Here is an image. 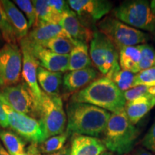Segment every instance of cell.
<instances>
[{"mask_svg": "<svg viewBox=\"0 0 155 155\" xmlns=\"http://www.w3.org/2000/svg\"><path fill=\"white\" fill-rule=\"evenodd\" d=\"M66 115V131L69 134L98 138L104 134L111 114L91 104L70 101Z\"/></svg>", "mask_w": 155, "mask_h": 155, "instance_id": "6da1fadb", "label": "cell"}, {"mask_svg": "<svg viewBox=\"0 0 155 155\" xmlns=\"http://www.w3.org/2000/svg\"><path fill=\"white\" fill-rule=\"evenodd\" d=\"M71 102L91 104L114 113L124 108L127 101L124 92L113 81L102 75L84 88L74 93Z\"/></svg>", "mask_w": 155, "mask_h": 155, "instance_id": "7a4b0ae2", "label": "cell"}, {"mask_svg": "<svg viewBox=\"0 0 155 155\" xmlns=\"http://www.w3.org/2000/svg\"><path fill=\"white\" fill-rule=\"evenodd\" d=\"M139 134V129L129 121L124 108L111 113L101 140L109 152L124 155L132 151Z\"/></svg>", "mask_w": 155, "mask_h": 155, "instance_id": "3957f363", "label": "cell"}, {"mask_svg": "<svg viewBox=\"0 0 155 155\" xmlns=\"http://www.w3.org/2000/svg\"><path fill=\"white\" fill-rule=\"evenodd\" d=\"M89 54L92 64L103 76L110 79L114 73L121 70L117 48L99 31L94 32L90 42Z\"/></svg>", "mask_w": 155, "mask_h": 155, "instance_id": "277c9868", "label": "cell"}, {"mask_svg": "<svg viewBox=\"0 0 155 155\" xmlns=\"http://www.w3.org/2000/svg\"><path fill=\"white\" fill-rule=\"evenodd\" d=\"M112 16L135 29L155 31V12L145 0L125 1L114 8Z\"/></svg>", "mask_w": 155, "mask_h": 155, "instance_id": "5b68a950", "label": "cell"}, {"mask_svg": "<svg viewBox=\"0 0 155 155\" xmlns=\"http://www.w3.org/2000/svg\"><path fill=\"white\" fill-rule=\"evenodd\" d=\"M39 121L43 129L45 140L65 132L67 127V115L64 111L61 97L48 95L42 91Z\"/></svg>", "mask_w": 155, "mask_h": 155, "instance_id": "8992f818", "label": "cell"}, {"mask_svg": "<svg viewBox=\"0 0 155 155\" xmlns=\"http://www.w3.org/2000/svg\"><path fill=\"white\" fill-rule=\"evenodd\" d=\"M99 32L113 42L117 50L124 46H133L147 43L150 36L121 22L115 17L106 16L97 25Z\"/></svg>", "mask_w": 155, "mask_h": 155, "instance_id": "52a82bcc", "label": "cell"}, {"mask_svg": "<svg viewBox=\"0 0 155 155\" xmlns=\"http://www.w3.org/2000/svg\"><path fill=\"white\" fill-rule=\"evenodd\" d=\"M0 99L4 111L7 115L9 127L15 133L33 144H40L45 140L43 129L38 119L15 111L7 104L1 94Z\"/></svg>", "mask_w": 155, "mask_h": 155, "instance_id": "ba28073f", "label": "cell"}, {"mask_svg": "<svg viewBox=\"0 0 155 155\" xmlns=\"http://www.w3.org/2000/svg\"><path fill=\"white\" fill-rule=\"evenodd\" d=\"M22 55L17 44L5 43L0 48V89L21 82Z\"/></svg>", "mask_w": 155, "mask_h": 155, "instance_id": "9c48e42d", "label": "cell"}, {"mask_svg": "<svg viewBox=\"0 0 155 155\" xmlns=\"http://www.w3.org/2000/svg\"><path fill=\"white\" fill-rule=\"evenodd\" d=\"M0 94L15 111L39 120L40 104L24 81L2 89Z\"/></svg>", "mask_w": 155, "mask_h": 155, "instance_id": "30bf717a", "label": "cell"}, {"mask_svg": "<svg viewBox=\"0 0 155 155\" xmlns=\"http://www.w3.org/2000/svg\"><path fill=\"white\" fill-rule=\"evenodd\" d=\"M67 2L70 8L77 15L81 22L89 28L109 13L113 7L111 2L106 0H69Z\"/></svg>", "mask_w": 155, "mask_h": 155, "instance_id": "8fae6325", "label": "cell"}, {"mask_svg": "<svg viewBox=\"0 0 155 155\" xmlns=\"http://www.w3.org/2000/svg\"><path fill=\"white\" fill-rule=\"evenodd\" d=\"M19 42L22 55V77L23 81L30 87L36 99L40 104L42 90L40 88L37 78V71L40 66L39 63L32 53L30 44L26 37L19 40Z\"/></svg>", "mask_w": 155, "mask_h": 155, "instance_id": "7c38bea8", "label": "cell"}, {"mask_svg": "<svg viewBox=\"0 0 155 155\" xmlns=\"http://www.w3.org/2000/svg\"><path fill=\"white\" fill-rule=\"evenodd\" d=\"M29 42L40 66L52 72L63 73L68 71L69 55H59L43 46Z\"/></svg>", "mask_w": 155, "mask_h": 155, "instance_id": "4fadbf2b", "label": "cell"}, {"mask_svg": "<svg viewBox=\"0 0 155 155\" xmlns=\"http://www.w3.org/2000/svg\"><path fill=\"white\" fill-rule=\"evenodd\" d=\"M60 25L73 40L88 44L91 41L94 32L91 28L85 26L72 9L62 15Z\"/></svg>", "mask_w": 155, "mask_h": 155, "instance_id": "5bb4252c", "label": "cell"}, {"mask_svg": "<svg viewBox=\"0 0 155 155\" xmlns=\"http://www.w3.org/2000/svg\"><path fill=\"white\" fill-rule=\"evenodd\" d=\"M100 78V73L94 67L69 71L64 75L63 86L70 93H75L84 88Z\"/></svg>", "mask_w": 155, "mask_h": 155, "instance_id": "9a60e30c", "label": "cell"}, {"mask_svg": "<svg viewBox=\"0 0 155 155\" xmlns=\"http://www.w3.org/2000/svg\"><path fill=\"white\" fill-rule=\"evenodd\" d=\"M106 151L107 149L99 138L73 134L70 155H101Z\"/></svg>", "mask_w": 155, "mask_h": 155, "instance_id": "2e32d148", "label": "cell"}, {"mask_svg": "<svg viewBox=\"0 0 155 155\" xmlns=\"http://www.w3.org/2000/svg\"><path fill=\"white\" fill-rule=\"evenodd\" d=\"M2 4L9 24L12 28L17 41H19L28 35L29 25L26 17L15 3L9 0H2Z\"/></svg>", "mask_w": 155, "mask_h": 155, "instance_id": "e0dca14e", "label": "cell"}, {"mask_svg": "<svg viewBox=\"0 0 155 155\" xmlns=\"http://www.w3.org/2000/svg\"><path fill=\"white\" fill-rule=\"evenodd\" d=\"M61 36L70 38L60 25L47 24L33 28L26 38L31 43L44 46L50 40Z\"/></svg>", "mask_w": 155, "mask_h": 155, "instance_id": "ac0fdd59", "label": "cell"}, {"mask_svg": "<svg viewBox=\"0 0 155 155\" xmlns=\"http://www.w3.org/2000/svg\"><path fill=\"white\" fill-rule=\"evenodd\" d=\"M155 106V97L139 98L127 101L124 106L126 114L134 125L137 124Z\"/></svg>", "mask_w": 155, "mask_h": 155, "instance_id": "d6986e66", "label": "cell"}, {"mask_svg": "<svg viewBox=\"0 0 155 155\" xmlns=\"http://www.w3.org/2000/svg\"><path fill=\"white\" fill-rule=\"evenodd\" d=\"M37 78L44 93L51 96H59L63 83V73L52 72L39 66L37 71Z\"/></svg>", "mask_w": 155, "mask_h": 155, "instance_id": "ffe728a7", "label": "cell"}, {"mask_svg": "<svg viewBox=\"0 0 155 155\" xmlns=\"http://www.w3.org/2000/svg\"><path fill=\"white\" fill-rule=\"evenodd\" d=\"M119 63L121 70L129 71L134 74L140 72L139 63L141 60L140 45L124 46L119 50Z\"/></svg>", "mask_w": 155, "mask_h": 155, "instance_id": "44dd1931", "label": "cell"}, {"mask_svg": "<svg viewBox=\"0 0 155 155\" xmlns=\"http://www.w3.org/2000/svg\"><path fill=\"white\" fill-rule=\"evenodd\" d=\"M32 2L36 15V20L33 28L47 24H60L62 15L56 12L48 5L47 0H35Z\"/></svg>", "mask_w": 155, "mask_h": 155, "instance_id": "7402d4cb", "label": "cell"}, {"mask_svg": "<svg viewBox=\"0 0 155 155\" xmlns=\"http://www.w3.org/2000/svg\"><path fill=\"white\" fill-rule=\"evenodd\" d=\"M92 62L89 54L88 44L77 42L74 48L69 55L68 71H78L91 67Z\"/></svg>", "mask_w": 155, "mask_h": 155, "instance_id": "603a6c76", "label": "cell"}, {"mask_svg": "<svg viewBox=\"0 0 155 155\" xmlns=\"http://www.w3.org/2000/svg\"><path fill=\"white\" fill-rule=\"evenodd\" d=\"M0 139L10 155H19L25 153L26 143L13 131L5 129L0 130Z\"/></svg>", "mask_w": 155, "mask_h": 155, "instance_id": "cb8c5ba5", "label": "cell"}, {"mask_svg": "<svg viewBox=\"0 0 155 155\" xmlns=\"http://www.w3.org/2000/svg\"><path fill=\"white\" fill-rule=\"evenodd\" d=\"M78 41L68 37H57L48 41L43 47L59 55H70Z\"/></svg>", "mask_w": 155, "mask_h": 155, "instance_id": "d4e9b609", "label": "cell"}, {"mask_svg": "<svg viewBox=\"0 0 155 155\" xmlns=\"http://www.w3.org/2000/svg\"><path fill=\"white\" fill-rule=\"evenodd\" d=\"M69 135V133L65 130V132L61 134L50 137L41 144H38L40 151L41 153L48 154L61 150L65 146Z\"/></svg>", "mask_w": 155, "mask_h": 155, "instance_id": "484cf974", "label": "cell"}, {"mask_svg": "<svg viewBox=\"0 0 155 155\" xmlns=\"http://www.w3.org/2000/svg\"><path fill=\"white\" fill-rule=\"evenodd\" d=\"M134 73L119 70L118 72L112 75L110 79L113 81L117 88L122 92L127 91L131 88H133V83L135 78Z\"/></svg>", "mask_w": 155, "mask_h": 155, "instance_id": "4316f807", "label": "cell"}, {"mask_svg": "<svg viewBox=\"0 0 155 155\" xmlns=\"http://www.w3.org/2000/svg\"><path fill=\"white\" fill-rule=\"evenodd\" d=\"M0 32L2 35L3 39L6 43L16 44L17 39L15 38L14 31L9 24V19L0 1Z\"/></svg>", "mask_w": 155, "mask_h": 155, "instance_id": "83f0119b", "label": "cell"}, {"mask_svg": "<svg viewBox=\"0 0 155 155\" xmlns=\"http://www.w3.org/2000/svg\"><path fill=\"white\" fill-rule=\"evenodd\" d=\"M124 96L127 101L137 99L143 97H155V86H137L124 92Z\"/></svg>", "mask_w": 155, "mask_h": 155, "instance_id": "f1b7e54d", "label": "cell"}, {"mask_svg": "<svg viewBox=\"0 0 155 155\" xmlns=\"http://www.w3.org/2000/svg\"><path fill=\"white\" fill-rule=\"evenodd\" d=\"M141 60L139 63L140 71L155 67V50L150 45H140Z\"/></svg>", "mask_w": 155, "mask_h": 155, "instance_id": "f546056e", "label": "cell"}, {"mask_svg": "<svg viewBox=\"0 0 155 155\" xmlns=\"http://www.w3.org/2000/svg\"><path fill=\"white\" fill-rule=\"evenodd\" d=\"M137 86H155V67L141 71L135 75L133 87Z\"/></svg>", "mask_w": 155, "mask_h": 155, "instance_id": "4dcf8cb0", "label": "cell"}, {"mask_svg": "<svg viewBox=\"0 0 155 155\" xmlns=\"http://www.w3.org/2000/svg\"><path fill=\"white\" fill-rule=\"evenodd\" d=\"M14 2L15 5L18 6L20 11L23 12V13L26 16L29 28L34 27L36 20V15L32 2L29 1V0H15Z\"/></svg>", "mask_w": 155, "mask_h": 155, "instance_id": "1f68e13d", "label": "cell"}, {"mask_svg": "<svg viewBox=\"0 0 155 155\" xmlns=\"http://www.w3.org/2000/svg\"><path fill=\"white\" fill-rule=\"evenodd\" d=\"M141 144L144 148L155 154V121L141 139Z\"/></svg>", "mask_w": 155, "mask_h": 155, "instance_id": "d6a6232c", "label": "cell"}, {"mask_svg": "<svg viewBox=\"0 0 155 155\" xmlns=\"http://www.w3.org/2000/svg\"><path fill=\"white\" fill-rule=\"evenodd\" d=\"M48 5L55 10L56 12L63 15L65 12H66L70 8L68 2L63 1V0H49L48 1Z\"/></svg>", "mask_w": 155, "mask_h": 155, "instance_id": "836d02e7", "label": "cell"}, {"mask_svg": "<svg viewBox=\"0 0 155 155\" xmlns=\"http://www.w3.org/2000/svg\"><path fill=\"white\" fill-rule=\"evenodd\" d=\"M0 127L5 129V128L9 127V122L7 119V115L4 111L2 107V104L1 99H0Z\"/></svg>", "mask_w": 155, "mask_h": 155, "instance_id": "e575fe53", "label": "cell"}, {"mask_svg": "<svg viewBox=\"0 0 155 155\" xmlns=\"http://www.w3.org/2000/svg\"><path fill=\"white\" fill-rule=\"evenodd\" d=\"M26 154L28 155H42L38 144H33V143H31V144L28 147Z\"/></svg>", "mask_w": 155, "mask_h": 155, "instance_id": "d590c367", "label": "cell"}, {"mask_svg": "<svg viewBox=\"0 0 155 155\" xmlns=\"http://www.w3.org/2000/svg\"><path fill=\"white\" fill-rule=\"evenodd\" d=\"M70 154H71V146H69L68 144H66L61 150L46 155H70Z\"/></svg>", "mask_w": 155, "mask_h": 155, "instance_id": "8d00e7d4", "label": "cell"}, {"mask_svg": "<svg viewBox=\"0 0 155 155\" xmlns=\"http://www.w3.org/2000/svg\"><path fill=\"white\" fill-rule=\"evenodd\" d=\"M134 155H155L154 153L151 152L150 151L146 150L142 147L137 148L134 152Z\"/></svg>", "mask_w": 155, "mask_h": 155, "instance_id": "74e56055", "label": "cell"}, {"mask_svg": "<svg viewBox=\"0 0 155 155\" xmlns=\"http://www.w3.org/2000/svg\"><path fill=\"white\" fill-rule=\"evenodd\" d=\"M0 155H10L1 144H0Z\"/></svg>", "mask_w": 155, "mask_h": 155, "instance_id": "f35d334b", "label": "cell"}, {"mask_svg": "<svg viewBox=\"0 0 155 155\" xmlns=\"http://www.w3.org/2000/svg\"><path fill=\"white\" fill-rule=\"evenodd\" d=\"M150 7L152 10L155 12V0H153L150 2Z\"/></svg>", "mask_w": 155, "mask_h": 155, "instance_id": "ab89813d", "label": "cell"}, {"mask_svg": "<svg viewBox=\"0 0 155 155\" xmlns=\"http://www.w3.org/2000/svg\"><path fill=\"white\" fill-rule=\"evenodd\" d=\"M101 155H114V153H112L111 152H109V151H106V152H104L103 154H101Z\"/></svg>", "mask_w": 155, "mask_h": 155, "instance_id": "60d3db41", "label": "cell"}, {"mask_svg": "<svg viewBox=\"0 0 155 155\" xmlns=\"http://www.w3.org/2000/svg\"><path fill=\"white\" fill-rule=\"evenodd\" d=\"M3 42H5V40H4L3 39V37H2V35L1 32H0V45Z\"/></svg>", "mask_w": 155, "mask_h": 155, "instance_id": "b9f144b4", "label": "cell"}, {"mask_svg": "<svg viewBox=\"0 0 155 155\" xmlns=\"http://www.w3.org/2000/svg\"><path fill=\"white\" fill-rule=\"evenodd\" d=\"M19 155H28V154H27L26 152H25V153H24V154H19Z\"/></svg>", "mask_w": 155, "mask_h": 155, "instance_id": "7bdbcfd3", "label": "cell"}, {"mask_svg": "<svg viewBox=\"0 0 155 155\" xmlns=\"http://www.w3.org/2000/svg\"><path fill=\"white\" fill-rule=\"evenodd\" d=\"M124 155H131V154H124Z\"/></svg>", "mask_w": 155, "mask_h": 155, "instance_id": "ee69618b", "label": "cell"}]
</instances>
